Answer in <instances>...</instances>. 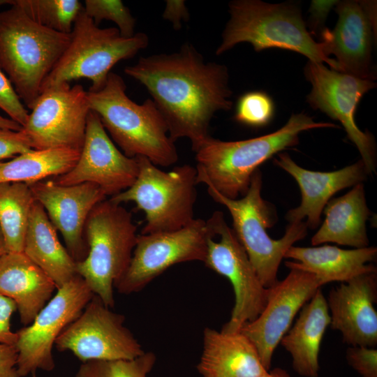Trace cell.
<instances>
[{
  "label": "cell",
  "mask_w": 377,
  "mask_h": 377,
  "mask_svg": "<svg viewBox=\"0 0 377 377\" xmlns=\"http://www.w3.org/2000/svg\"><path fill=\"white\" fill-rule=\"evenodd\" d=\"M304 74L312 89L307 101L345 128L349 140L356 146L368 175L376 172V149L373 135L362 131L355 121L357 106L368 91L376 87L374 80L362 79L329 69L323 64L309 61Z\"/></svg>",
  "instance_id": "cell-15"
},
{
  "label": "cell",
  "mask_w": 377,
  "mask_h": 377,
  "mask_svg": "<svg viewBox=\"0 0 377 377\" xmlns=\"http://www.w3.org/2000/svg\"><path fill=\"white\" fill-rule=\"evenodd\" d=\"M88 246L86 258L76 263V270L108 307L113 308V288L126 271L136 244L137 226L132 215L110 199L98 203L84 226Z\"/></svg>",
  "instance_id": "cell-6"
},
{
  "label": "cell",
  "mask_w": 377,
  "mask_h": 377,
  "mask_svg": "<svg viewBox=\"0 0 377 377\" xmlns=\"http://www.w3.org/2000/svg\"><path fill=\"white\" fill-rule=\"evenodd\" d=\"M262 173L258 169L252 175L249 188L240 199H230L212 186L207 192L216 202L225 206L232 219L233 230L250 262L265 288L274 285L280 263L288 249L305 237V222L289 223L279 239L271 238L267 230L276 219L274 206L261 196Z\"/></svg>",
  "instance_id": "cell-7"
},
{
  "label": "cell",
  "mask_w": 377,
  "mask_h": 377,
  "mask_svg": "<svg viewBox=\"0 0 377 377\" xmlns=\"http://www.w3.org/2000/svg\"><path fill=\"white\" fill-rule=\"evenodd\" d=\"M197 369L201 377H258L267 371L251 341L241 332L206 327Z\"/></svg>",
  "instance_id": "cell-24"
},
{
  "label": "cell",
  "mask_w": 377,
  "mask_h": 377,
  "mask_svg": "<svg viewBox=\"0 0 377 377\" xmlns=\"http://www.w3.org/2000/svg\"><path fill=\"white\" fill-rule=\"evenodd\" d=\"M7 249L6 246V243L4 241V238L2 234V232L0 228V256L7 253Z\"/></svg>",
  "instance_id": "cell-43"
},
{
  "label": "cell",
  "mask_w": 377,
  "mask_h": 377,
  "mask_svg": "<svg viewBox=\"0 0 377 377\" xmlns=\"http://www.w3.org/2000/svg\"><path fill=\"white\" fill-rule=\"evenodd\" d=\"M83 10L97 26L106 20L113 22L124 37L135 34V18L121 0H85Z\"/></svg>",
  "instance_id": "cell-32"
},
{
  "label": "cell",
  "mask_w": 377,
  "mask_h": 377,
  "mask_svg": "<svg viewBox=\"0 0 377 377\" xmlns=\"http://www.w3.org/2000/svg\"><path fill=\"white\" fill-rule=\"evenodd\" d=\"M346 358L361 377H377V350L375 348L349 346Z\"/></svg>",
  "instance_id": "cell-35"
},
{
  "label": "cell",
  "mask_w": 377,
  "mask_h": 377,
  "mask_svg": "<svg viewBox=\"0 0 377 377\" xmlns=\"http://www.w3.org/2000/svg\"><path fill=\"white\" fill-rule=\"evenodd\" d=\"M31 150L21 131L0 128V162Z\"/></svg>",
  "instance_id": "cell-36"
},
{
  "label": "cell",
  "mask_w": 377,
  "mask_h": 377,
  "mask_svg": "<svg viewBox=\"0 0 377 377\" xmlns=\"http://www.w3.org/2000/svg\"><path fill=\"white\" fill-rule=\"evenodd\" d=\"M56 288L54 281L23 252L0 256V293L16 303L20 321L26 326L33 322Z\"/></svg>",
  "instance_id": "cell-22"
},
{
  "label": "cell",
  "mask_w": 377,
  "mask_h": 377,
  "mask_svg": "<svg viewBox=\"0 0 377 377\" xmlns=\"http://www.w3.org/2000/svg\"><path fill=\"white\" fill-rule=\"evenodd\" d=\"M124 73L147 89L171 140L188 139L193 151L210 136L214 114L232 106L228 68L206 61L188 42L172 53L141 57Z\"/></svg>",
  "instance_id": "cell-1"
},
{
  "label": "cell",
  "mask_w": 377,
  "mask_h": 377,
  "mask_svg": "<svg viewBox=\"0 0 377 377\" xmlns=\"http://www.w3.org/2000/svg\"><path fill=\"white\" fill-rule=\"evenodd\" d=\"M139 171L128 189L110 197L115 203L133 202L145 214L141 234L182 228L194 218L197 198V169L189 164L161 170L144 156H136Z\"/></svg>",
  "instance_id": "cell-9"
},
{
  "label": "cell",
  "mask_w": 377,
  "mask_h": 377,
  "mask_svg": "<svg viewBox=\"0 0 377 377\" xmlns=\"http://www.w3.org/2000/svg\"><path fill=\"white\" fill-rule=\"evenodd\" d=\"M34 377H36L35 376Z\"/></svg>",
  "instance_id": "cell-44"
},
{
  "label": "cell",
  "mask_w": 377,
  "mask_h": 377,
  "mask_svg": "<svg viewBox=\"0 0 377 377\" xmlns=\"http://www.w3.org/2000/svg\"><path fill=\"white\" fill-rule=\"evenodd\" d=\"M125 317L94 295L79 317L55 341L58 350H70L80 361L132 360L145 352L124 325Z\"/></svg>",
  "instance_id": "cell-14"
},
{
  "label": "cell",
  "mask_w": 377,
  "mask_h": 377,
  "mask_svg": "<svg viewBox=\"0 0 377 377\" xmlns=\"http://www.w3.org/2000/svg\"><path fill=\"white\" fill-rule=\"evenodd\" d=\"M207 220L219 240L214 241V237L208 240L203 263L207 267L230 281L235 295L230 318L221 331L239 332L263 310L268 288L260 281L233 229L226 223L223 213L216 211Z\"/></svg>",
  "instance_id": "cell-11"
},
{
  "label": "cell",
  "mask_w": 377,
  "mask_h": 377,
  "mask_svg": "<svg viewBox=\"0 0 377 377\" xmlns=\"http://www.w3.org/2000/svg\"><path fill=\"white\" fill-rule=\"evenodd\" d=\"M274 163L290 174L297 182L301 191V202L290 209L286 219L289 223L306 219L307 228L316 229L321 221V214L327 202L338 191L362 183L368 175L360 159L343 168L332 172L312 171L298 165L287 153H279Z\"/></svg>",
  "instance_id": "cell-21"
},
{
  "label": "cell",
  "mask_w": 377,
  "mask_h": 377,
  "mask_svg": "<svg viewBox=\"0 0 377 377\" xmlns=\"http://www.w3.org/2000/svg\"><path fill=\"white\" fill-rule=\"evenodd\" d=\"M152 352L132 360H91L83 362L75 377H147L156 362Z\"/></svg>",
  "instance_id": "cell-31"
},
{
  "label": "cell",
  "mask_w": 377,
  "mask_h": 377,
  "mask_svg": "<svg viewBox=\"0 0 377 377\" xmlns=\"http://www.w3.org/2000/svg\"><path fill=\"white\" fill-rule=\"evenodd\" d=\"M23 253L54 281L57 288L77 274L76 262L60 242L56 228L36 200L29 215Z\"/></svg>",
  "instance_id": "cell-27"
},
{
  "label": "cell",
  "mask_w": 377,
  "mask_h": 377,
  "mask_svg": "<svg viewBox=\"0 0 377 377\" xmlns=\"http://www.w3.org/2000/svg\"><path fill=\"white\" fill-rule=\"evenodd\" d=\"M70 40L71 34L37 24L17 6L0 12V69L28 108Z\"/></svg>",
  "instance_id": "cell-4"
},
{
  "label": "cell",
  "mask_w": 377,
  "mask_h": 377,
  "mask_svg": "<svg viewBox=\"0 0 377 377\" xmlns=\"http://www.w3.org/2000/svg\"><path fill=\"white\" fill-rule=\"evenodd\" d=\"M126 90L122 77L110 72L101 89L87 91L90 110L98 114L112 140L128 157L144 156L157 166L175 164L177 147L154 102L147 98L138 104Z\"/></svg>",
  "instance_id": "cell-3"
},
{
  "label": "cell",
  "mask_w": 377,
  "mask_h": 377,
  "mask_svg": "<svg viewBox=\"0 0 377 377\" xmlns=\"http://www.w3.org/2000/svg\"><path fill=\"white\" fill-rule=\"evenodd\" d=\"M149 42L142 32L126 38L117 27L100 28L82 10L74 22L67 48L44 80L40 91L80 78L91 81L89 91H97L105 86L118 62L134 57Z\"/></svg>",
  "instance_id": "cell-8"
},
{
  "label": "cell",
  "mask_w": 377,
  "mask_h": 377,
  "mask_svg": "<svg viewBox=\"0 0 377 377\" xmlns=\"http://www.w3.org/2000/svg\"><path fill=\"white\" fill-rule=\"evenodd\" d=\"M258 377H291L288 373L281 368H275L271 371H267L265 374Z\"/></svg>",
  "instance_id": "cell-42"
},
{
  "label": "cell",
  "mask_w": 377,
  "mask_h": 377,
  "mask_svg": "<svg viewBox=\"0 0 377 377\" xmlns=\"http://www.w3.org/2000/svg\"><path fill=\"white\" fill-rule=\"evenodd\" d=\"M330 324L326 298L319 288L280 341L291 355L293 369L299 375L318 377L320 343Z\"/></svg>",
  "instance_id": "cell-25"
},
{
  "label": "cell",
  "mask_w": 377,
  "mask_h": 377,
  "mask_svg": "<svg viewBox=\"0 0 377 377\" xmlns=\"http://www.w3.org/2000/svg\"><path fill=\"white\" fill-rule=\"evenodd\" d=\"M1 162H0V163H1Z\"/></svg>",
  "instance_id": "cell-45"
},
{
  "label": "cell",
  "mask_w": 377,
  "mask_h": 377,
  "mask_svg": "<svg viewBox=\"0 0 377 377\" xmlns=\"http://www.w3.org/2000/svg\"><path fill=\"white\" fill-rule=\"evenodd\" d=\"M338 21L320 38L324 52L336 57L337 71L374 80L371 50L374 38V1H343L335 6Z\"/></svg>",
  "instance_id": "cell-18"
},
{
  "label": "cell",
  "mask_w": 377,
  "mask_h": 377,
  "mask_svg": "<svg viewBox=\"0 0 377 377\" xmlns=\"http://www.w3.org/2000/svg\"><path fill=\"white\" fill-rule=\"evenodd\" d=\"M0 128L16 131H21L22 129V126L19 124L10 119V118H6L1 115H0Z\"/></svg>",
  "instance_id": "cell-41"
},
{
  "label": "cell",
  "mask_w": 377,
  "mask_h": 377,
  "mask_svg": "<svg viewBox=\"0 0 377 377\" xmlns=\"http://www.w3.org/2000/svg\"><path fill=\"white\" fill-rule=\"evenodd\" d=\"M90 108L81 84L64 82L43 89L21 131L31 149L81 150Z\"/></svg>",
  "instance_id": "cell-13"
},
{
  "label": "cell",
  "mask_w": 377,
  "mask_h": 377,
  "mask_svg": "<svg viewBox=\"0 0 377 377\" xmlns=\"http://www.w3.org/2000/svg\"><path fill=\"white\" fill-rule=\"evenodd\" d=\"M17 356L14 345L0 343V377H20L16 367Z\"/></svg>",
  "instance_id": "cell-40"
},
{
  "label": "cell",
  "mask_w": 377,
  "mask_h": 377,
  "mask_svg": "<svg viewBox=\"0 0 377 377\" xmlns=\"http://www.w3.org/2000/svg\"><path fill=\"white\" fill-rule=\"evenodd\" d=\"M334 127V124L316 122L300 113L293 114L280 129L260 137L223 141L210 135L193 151L198 184L209 185L222 195L237 199L247 192L258 167L274 154L297 145L301 132Z\"/></svg>",
  "instance_id": "cell-2"
},
{
  "label": "cell",
  "mask_w": 377,
  "mask_h": 377,
  "mask_svg": "<svg viewBox=\"0 0 377 377\" xmlns=\"http://www.w3.org/2000/svg\"><path fill=\"white\" fill-rule=\"evenodd\" d=\"M189 12L184 0H167L162 17L172 23L176 31L182 28V22L189 20Z\"/></svg>",
  "instance_id": "cell-39"
},
{
  "label": "cell",
  "mask_w": 377,
  "mask_h": 377,
  "mask_svg": "<svg viewBox=\"0 0 377 377\" xmlns=\"http://www.w3.org/2000/svg\"><path fill=\"white\" fill-rule=\"evenodd\" d=\"M94 295L77 274L57 288L30 325L16 332V367L20 377L34 374L38 369L52 371L54 368L52 348L55 341L79 317Z\"/></svg>",
  "instance_id": "cell-12"
},
{
  "label": "cell",
  "mask_w": 377,
  "mask_h": 377,
  "mask_svg": "<svg viewBox=\"0 0 377 377\" xmlns=\"http://www.w3.org/2000/svg\"><path fill=\"white\" fill-rule=\"evenodd\" d=\"M15 6L37 24L50 29L70 34L74 22L83 10L78 0H5L1 5Z\"/></svg>",
  "instance_id": "cell-30"
},
{
  "label": "cell",
  "mask_w": 377,
  "mask_h": 377,
  "mask_svg": "<svg viewBox=\"0 0 377 377\" xmlns=\"http://www.w3.org/2000/svg\"><path fill=\"white\" fill-rule=\"evenodd\" d=\"M29 185L36 201L61 234L70 255L76 263L82 261L88 253L85 223L92 209L106 195L91 183L64 186L49 179Z\"/></svg>",
  "instance_id": "cell-19"
},
{
  "label": "cell",
  "mask_w": 377,
  "mask_h": 377,
  "mask_svg": "<svg viewBox=\"0 0 377 377\" xmlns=\"http://www.w3.org/2000/svg\"><path fill=\"white\" fill-rule=\"evenodd\" d=\"M138 171L137 158L128 157L116 147L98 114L90 110L77 161L71 170L52 180L64 186L94 184L106 197H112L131 186Z\"/></svg>",
  "instance_id": "cell-17"
},
{
  "label": "cell",
  "mask_w": 377,
  "mask_h": 377,
  "mask_svg": "<svg viewBox=\"0 0 377 377\" xmlns=\"http://www.w3.org/2000/svg\"><path fill=\"white\" fill-rule=\"evenodd\" d=\"M230 19L216 50L221 55L241 43L255 51L269 48L292 50L309 61L337 71V63L324 52L323 43L315 41L306 29L300 10L290 3H269L259 0H235L229 3Z\"/></svg>",
  "instance_id": "cell-5"
},
{
  "label": "cell",
  "mask_w": 377,
  "mask_h": 377,
  "mask_svg": "<svg viewBox=\"0 0 377 377\" xmlns=\"http://www.w3.org/2000/svg\"><path fill=\"white\" fill-rule=\"evenodd\" d=\"M377 255L374 246L343 249L325 244L320 246L300 247L292 246L286 252L284 258L288 267H297L316 276L322 286L333 281L347 282L361 274L377 272L370 263Z\"/></svg>",
  "instance_id": "cell-23"
},
{
  "label": "cell",
  "mask_w": 377,
  "mask_h": 377,
  "mask_svg": "<svg viewBox=\"0 0 377 377\" xmlns=\"http://www.w3.org/2000/svg\"><path fill=\"white\" fill-rule=\"evenodd\" d=\"M323 212L325 219L311 238L313 246L332 242L355 249L369 246L366 222L370 211L363 183L355 184L346 194L331 199Z\"/></svg>",
  "instance_id": "cell-26"
},
{
  "label": "cell",
  "mask_w": 377,
  "mask_h": 377,
  "mask_svg": "<svg viewBox=\"0 0 377 377\" xmlns=\"http://www.w3.org/2000/svg\"><path fill=\"white\" fill-rule=\"evenodd\" d=\"M35 200L29 184L0 183V228L8 252H23L29 215Z\"/></svg>",
  "instance_id": "cell-29"
},
{
  "label": "cell",
  "mask_w": 377,
  "mask_h": 377,
  "mask_svg": "<svg viewBox=\"0 0 377 377\" xmlns=\"http://www.w3.org/2000/svg\"><path fill=\"white\" fill-rule=\"evenodd\" d=\"M274 111L272 98L263 91H249L237 101L235 119L251 127H262L269 124Z\"/></svg>",
  "instance_id": "cell-33"
},
{
  "label": "cell",
  "mask_w": 377,
  "mask_h": 377,
  "mask_svg": "<svg viewBox=\"0 0 377 377\" xmlns=\"http://www.w3.org/2000/svg\"><path fill=\"white\" fill-rule=\"evenodd\" d=\"M330 327L350 346L377 345V272L357 276L329 292Z\"/></svg>",
  "instance_id": "cell-20"
},
{
  "label": "cell",
  "mask_w": 377,
  "mask_h": 377,
  "mask_svg": "<svg viewBox=\"0 0 377 377\" xmlns=\"http://www.w3.org/2000/svg\"><path fill=\"white\" fill-rule=\"evenodd\" d=\"M215 237L208 220L202 219L177 230L138 235L130 264L114 288L121 294L136 293L176 264L204 262L208 240Z\"/></svg>",
  "instance_id": "cell-10"
},
{
  "label": "cell",
  "mask_w": 377,
  "mask_h": 377,
  "mask_svg": "<svg viewBox=\"0 0 377 377\" xmlns=\"http://www.w3.org/2000/svg\"><path fill=\"white\" fill-rule=\"evenodd\" d=\"M339 1H311L309 9V17L307 22L310 33L320 36L327 29L325 21L332 8L335 7Z\"/></svg>",
  "instance_id": "cell-37"
},
{
  "label": "cell",
  "mask_w": 377,
  "mask_h": 377,
  "mask_svg": "<svg viewBox=\"0 0 377 377\" xmlns=\"http://www.w3.org/2000/svg\"><path fill=\"white\" fill-rule=\"evenodd\" d=\"M288 268L290 272L286 278L267 288V303L260 315L239 332L253 344L267 371L296 314L322 286L315 274L294 267Z\"/></svg>",
  "instance_id": "cell-16"
},
{
  "label": "cell",
  "mask_w": 377,
  "mask_h": 377,
  "mask_svg": "<svg viewBox=\"0 0 377 377\" xmlns=\"http://www.w3.org/2000/svg\"><path fill=\"white\" fill-rule=\"evenodd\" d=\"M80 151L68 147L31 149L10 161L0 163V183L31 184L64 175L75 165Z\"/></svg>",
  "instance_id": "cell-28"
},
{
  "label": "cell",
  "mask_w": 377,
  "mask_h": 377,
  "mask_svg": "<svg viewBox=\"0 0 377 377\" xmlns=\"http://www.w3.org/2000/svg\"><path fill=\"white\" fill-rule=\"evenodd\" d=\"M16 310V303L12 299L0 293V343H1L15 346L17 341V333L10 330V318Z\"/></svg>",
  "instance_id": "cell-38"
},
{
  "label": "cell",
  "mask_w": 377,
  "mask_h": 377,
  "mask_svg": "<svg viewBox=\"0 0 377 377\" xmlns=\"http://www.w3.org/2000/svg\"><path fill=\"white\" fill-rule=\"evenodd\" d=\"M0 109L6 113L9 118L19 124L22 127L26 124L29 112L23 104L13 84L0 69Z\"/></svg>",
  "instance_id": "cell-34"
}]
</instances>
